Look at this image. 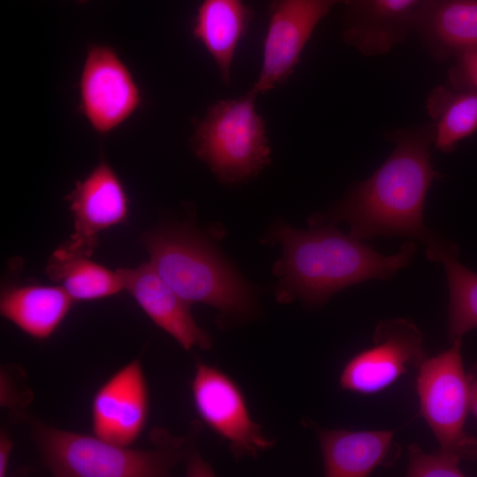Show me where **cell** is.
<instances>
[{"label": "cell", "mask_w": 477, "mask_h": 477, "mask_svg": "<svg viewBox=\"0 0 477 477\" xmlns=\"http://www.w3.org/2000/svg\"><path fill=\"white\" fill-rule=\"evenodd\" d=\"M372 337V345L344 366L339 376L342 390L363 395L381 392L412 367L418 369L427 358L422 332L411 319H383Z\"/></svg>", "instance_id": "obj_7"}, {"label": "cell", "mask_w": 477, "mask_h": 477, "mask_svg": "<svg viewBox=\"0 0 477 477\" xmlns=\"http://www.w3.org/2000/svg\"><path fill=\"white\" fill-rule=\"evenodd\" d=\"M253 13L244 0H203L197 9L193 34L213 58L222 81L231 82V64Z\"/></svg>", "instance_id": "obj_18"}, {"label": "cell", "mask_w": 477, "mask_h": 477, "mask_svg": "<svg viewBox=\"0 0 477 477\" xmlns=\"http://www.w3.org/2000/svg\"><path fill=\"white\" fill-rule=\"evenodd\" d=\"M143 240L152 268L190 305L206 304L229 317L254 310L249 284L200 233L170 226L147 233Z\"/></svg>", "instance_id": "obj_3"}, {"label": "cell", "mask_w": 477, "mask_h": 477, "mask_svg": "<svg viewBox=\"0 0 477 477\" xmlns=\"http://www.w3.org/2000/svg\"><path fill=\"white\" fill-rule=\"evenodd\" d=\"M32 438L46 468L58 477H158L180 460L175 449L141 450L31 422Z\"/></svg>", "instance_id": "obj_4"}, {"label": "cell", "mask_w": 477, "mask_h": 477, "mask_svg": "<svg viewBox=\"0 0 477 477\" xmlns=\"http://www.w3.org/2000/svg\"><path fill=\"white\" fill-rule=\"evenodd\" d=\"M454 59L448 73L449 85L458 90L477 92V47L462 51Z\"/></svg>", "instance_id": "obj_23"}, {"label": "cell", "mask_w": 477, "mask_h": 477, "mask_svg": "<svg viewBox=\"0 0 477 477\" xmlns=\"http://www.w3.org/2000/svg\"><path fill=\"white\" fill-rule=\"evenodd\" d=\"M73 299L60 285L10 284L0 296V313L26 335L50 337L68 314Z\"/></svg>", "instance_id": "obj_17"}, {"label": "cell", "mask_w": 477, "mask_h": 477, "mask_svg": "<svg viewBox=\"0 0 477 477\" xmlns=\"http://www.w3.org/2000/svg\"><path fill=\"white\" fill-rule=\"evenodd\" d=\"M79 3H85L87 0H77Z\"/></svg>", "instance_id": "obj_26"}, {"label": "cell", "mask_w": 477, "mask_h": 477, "mask_svg": "<svg viewBox=\"0 0 477 477\" xmlns=\"http://www.w3.org/2000/svg\"><path fill=\"white\" fill-rule=\"evenodd\" d=\"M460 460L451 455L439 452H425L418 444L408 445V466L406 476L409 477H462Z\"/></svg>", "instance_id": "obj_22"}, {"label": "cell", "mask_w": 477, "mask_h": 477, "mask_svg": "<svg viewBox=\"0 0 477 477\" xmlns=\"http://www.w3.org/2000/svg\"><path fill=\"white\" fill-rule=\"evenodd\" d=\"M469 412L477 418V363L467 374Z\"/></svg>", "instance_id": "obj_25"}, {"label": "cell", "mask_w": 477, "mask_h": 477, "mask_svg": "<svg viewBox=\"0 0 477 477\" xmlns=\"http://www.w3.org/2000/svg\"><path fill=\"white\" fill-rule=\"evenodd\" d=\"M148 390L139 360L111 375L92 400L93 435L110 443L130 446L140 436L148 415Z\"/></svg>", "instance_id": "obj_12"}, {"label": "cell", "mask_w": 477, "mask_h": 477, "mask_svg": "<svg viewBox=\"0 0 477 477\" xmlns=\"http://www.w3.org/2000/svg\"><path fill=\"white\" fill-rule=\"evenodd\" d=\"M73 233L62 245L65 250L91 256L98 234L125 221L128 200L118 176L105 161L100 162L68 195Z\"/></svg>", "instance_id": "obj_11"}, {"label": "cell", "mask_w": 477, "mask_h": 477, "mask_svg": "<svg viewBox=\"0 0 477 477\" xmlns=\"http://www.w3.org/2000/svg\"><path fill=\"white\" fill-rule=\"evenodd\" d=\"M428 0H346L343 39L366 57L388 53L415 28Z\"/></svg>", "instance_id": "obj_13"}, {"label": "cell", "mask_w": 477, "mask_h": 477, "mask_svg": "<svg viewBox=\"0 0 477 477\" xmlns=\"http://www.w3.org/2000/svg\"><path fill=\"white\" fill-rule=\"evenodd\" d=\"M417 32L437 62L477 47V0H428Z\"/></svg>", "instance_id": "obj_16"}, {"label": "cell", "mask_w": 477, "mask_h": 477, "mask_svg": "<svg viewBox=\"0 0 477 477\" xmlns=\"http://www.w3.org/2000/svg\"><path fill=\"white\" fill-rule=\"evenodd\" d=\"M13 443L4 430L0 432V477L6 475Z\"/></svg>", "instance_id": "obj_24"}, {"label": "cell", "mask_w": 477, "mask_h": 477, "mask_svg": "<svg viewBox=\"0 0 477 477\" xmlns=\"http://www.w3.org/2000/svg\"><path fill=\"white\" fill-rule=\"evenodd\" d=\"M394 148L366 180L353 185L330 210L310 218L311 225L345 222L360 240L401 236L420 240L426 254L451 243L424 222L428 191L442 175L434 169L435 126L432 122L386 133Z\"/></svg>", "instance_id": "obj_1"}, {"label": "cell", "mask_w": 477, "mask_h": 477, "mask_svg": "<svg viewBox=\"0 0 477 477\" xmlns=\"http://www.w3.org/2000/svg\"><path fill=\"white\" fill-rule=\"evenodd\" d=\"M255 98L247 92L238 99L217 101L196 125L193 150L223 183L250 179L269 163L265 123L256 112Z\"/></svg>", "instance_id": "obj_5"}, {"label": "cell", "mask_w": 477, "mask_h": 477, "mask_svg": "<svg viewBox=\"0 0 477 477\" xmlns=\"http://www.w3.org/2000/svg\"><path fill=\"white\" fill-rule=\"evenodd\" d=\"M117 269L123 277L124 289L149 319L181 347L186 351L194 347L210 348L211 339L194 321L191 305L158 276L149 262Z\"/></svg>", "instance_id": "obj_14"}, {"label": "cell", "mask_w": 477, "mask_h": 477, "mask_svg": "<svg viewBox=\"0 0 477 477\" xmlns=\"http://www.w3.org/2000/svg\"><path fill=\"white\" fill-rule=\"evenodd\" d=\"M271 238L282 250L274 266L278 300L299 299L310 307L326 303L352 285L390 279L410 264L417 250L413 240H405L398 253L383 255L333 224L302 231L280 223L271 231Z\"/></svg>", "instance_id": "obj_2"}, {"label": "cell", "mask_w": 477, "mask_h": 477, "mask_svg": "<svg viewBox=\"0 0 477 477\" xmlns=\"http://www.w3.org/2000/svg\"><path fill=\"white\" fill-rule=\"evenodd\" d=\"M195 410L208 428L226 440L236 458L256 457L273 446L251 417L238 383L219 368L198 362L192 381Z\"/></svg>", "instance_id": "obj_8"}, {"label": "cell", "mask_w": 477, "mask_h": 477, "mask_svg": "<svg viewBox=\"0 0 477 477\" xmlns=\"http://www.w3.org/2000/svg\"><path fill=\"white\" fill-rule=\"evenodd\" d=\"M426 109L435 126V150L453 152L459 141L477 131L475 91L439 85L429 93Z\"/></svg>", "instance_id": "obj_20"}, {"label": "cell", "mask_w": 477, "mask_h": 477, "mask_svg": "<svg viewBox=\"0 0 477 477\" xmlns=\"http://www.w3.org/2000/svg\"><path fill=\"white\" fill-rule=\"evenodd\" d=\"M346 0H270L259 77L248 91L257 96L284 83L318 23Z\"/></svg>", "instance_id": "obj_10"}, {"label": "cell", "mask_w": 477, "mask_h": 477, "mask_svg": "<svg viewBox=\"0 0 477 477\" xmlns=\"http://www.w3.org/2000/svg\"><path fill=\"white\" fill-rule=\"evenodd\" d=\"M461 344L462 338L455 339L449 349L425 359L418 368L416 392L420 413L440 450L460 461H473L477 458V439L465 430L469 402Z\"/></svg>", "instance_id": "obj_6"}, {"label": "cell", "mask_w": 477, "mask_h": 477, "mask_svg": "<svg viewBox=\"0 0 477 477\" xmlns=\"http://www.w3.org/2000/svg\"><path fill=\"white\" fill-rule=\"evenodd\" d=\"M457 245L427 255L430 261L443 265L449 289L447 332L450 341L462 338L477 328V273L458 261Z\"/></svg>", "instance_id": "obj_21"}, {"label": "cell", "mask_w": 477, "mask_h": 477, "mask_svg": "<svg viewBox=\"0 0 477 477\" xmlns=\"http://www.w3.org/2000/svg\"><path fill=\"white\" fill-rule=\"evenodd\" d=\"M45 271L74 301L101 299L125 290L118 269L110 270L89 256L69 252L61 246L51 254Z\"/></svg>", "instance_id": "obj_19"}, {"label": "cell", "mask_w": 477, "mask_h": 477, "mask_svg": "<svg viewBox=\"0 0 477 477\" xmlns=\"http://www.w3.org/2000/svg\"><path fill=\"white\" fill-rule=\"evenodd\" d=\"M79 95L83 116L101 134L124 124L142 102L140 89L128 66L111 47L99 44L87 49Z\"/></svg>", "instance_id": "obj_9"}, {"label": "cell", "mask_w": 477, "mask_h": 477, "mask_svg": "<svg viewBox=\"0 0 477 477\" xmlns=\"http://www.w3.org/2000/svg\"><path fill=\"white\" fill-rule=\"evenodd\" d=\"M393 430L321 429L323 472L327 477H367L398 455Z\"/></svg>", "instance_id": "obj_15"}]
</instances>
